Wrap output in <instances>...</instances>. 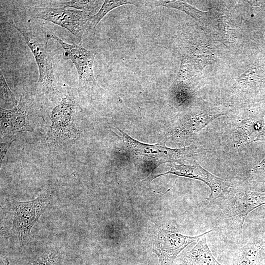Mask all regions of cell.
I'll return each mask as SVG.
<instances>
[{"mask_svg": "<svg viewBox=\"0 0 265 265\" xmlns=\"http://www.w3.org/2000/svg\"><path fill=\"white\" fill-rule=\"evenodd\" d=\"M15 140L12 139L7 142L1 143H0V162L1 163L2 160L4 158L8 150L12 144V143Z\"/></svg>", "mask_w": 265, "mask_h": 265, "instance_id": "obj_23", "label": "cell"}, {"mask_svg": "<svg viewBox=\"0 0 265 265\" xmlns=\"http://www.w3.org/2000/svg\"><path fill=\"white\" fill-rule=\"evenodd\" d=\"M121 132L122 142L129 157L136 165L140 174L150 182L153 173L164 163H182L186 159L199 154L211 152L208 149L194 145L180 148H171L165 144H148L139 142L118 128Z\"/></svg>", "mask_w": 265, "mask_h": 265, "instance_id": "obj_1", "label": "cell"}, {"mask_svg": "<svg viewBox=\"0 0 265 265\" xmlns=\"http://www.w3.org/2000/svg\"><path fill=\"white\" fill-rule=\"evenodd\" d=\"M30 48L39 70V79L36 89L46 94H58L57 83L53 70V59L57 50L48 47V34L42 38L34 31L29 20L27 23H10Z\"/></svg>", "mask_w": 265, "mask_h": 265, "instance_id": "obj_2", "label": "cell"}, {"mask_svg": "<svg viewBox=\"0 0 265 265\" xmlns=\"http://www.w3.org/2000/svg\"><path fill=\"white\" fill-rule=\"evenodd\" d=\"M99 2L100 1L76 0L61 2L59 5L60 7L73 8L91 12L98 5Z\"/></svg>", "mask_w": 265, "mask_h": 265, "instance_id": "obj_20", "label": "cell"}, {"mask_svg": "<svg viewBox=\"0 0 265 265\" xmlns=\"http://www.w3.org/2000/svg\"><path fill=\"white\" fill-rule=\"evenodd\" d=\"M168 166L170 167L169 171L154 175L152 180L160 176L173 174L201 181L210 189L211 193L207 198L209 202H213L219 198H224L230 190L231 185L228 181L211 173L197 162L195 161L192 165L170 163Z\"/></svg>", "mask_w": 265, "mask_h": 265, "instance_id": "obj_8", "label": "cell"}, {"mask_svg": "<svg viewBox=\"0 0 265 265\" xmlns=\"http://www.w3.org/2000/svg\"><path fill=\"white\" fill-rule=\"evenodd\" d=\"M52 196L49 192H44L33 200H13L10 203L12 220L21 246L28 241L32 228L45 212Z\"/></svg>", "mask_w": 265, "mask_h": 265, "instance_id": "obj_5", "label": "cell"}, {"mask_svg": "<svg viewBox=\"0 0 265 265\" xmlns=\"http://www.w3.org/2000/svg\"><path fill=\"white\" fill-rule=\"evenodd\" d=\"M0 104H5L7 106H16L18 104L12 91L9 88L4 77L0 71Z\"/></svg>", "mask_w": 265, "mask_h": 265, "instance_id": "obj_19", "label": "cell"}, {"mask_svg": "<svg viewBox=\"0 0 265 265\" xmlns=\"http://www.w3.org/2000/svg\"><path fill=\"white\" fill-rule=\"evenodd\" d=\"M29 97H21L16 106L5 109L0 106V126L2 134L12 135L23 131H33L29 123V111L34 103Z\"/></svg>", "mask_w": 265, "mask_h": 265, "instance_id": "obj_10", "label": "cell"}, {"mask_svg": "<svg viewBox=\"0 0 265 265\" xmlns=\"http://www.w3.org/2000/svg\"><path fill=\"white\" fill-rule=\"evenodd\" d=\"M249 178L251 190L260 192H265V172L249 175Z\"/></svg>", "mask_w": 265, "mask_h": 265, "instance_id": "obj_21", "label": "cell"}, {"mask_svg": "<svg viewBox=\"0 0 265 265\" xmlns=\"http://www.w3.org/2000/svg\"><path fill=\"white\" fill-rule=\"evenodd\" d=\"M232 138L237 148L265 140V113L251 115L241 120L235 126Z\"/></svg>", "mask_w": 265, "mask_h": 265, "instance_id": "obj_11", "label": "cell"}, {"mask_svg": "<svg viewBox=\"0 0 265 265\" xmlns=\"http://www.w3.org/2000/svg\"><path fill=\"white\" fill-rule=\"evenodd\" d=\"M125 4L139 6L144 5V0H105L98 12L90 16V28H95L100 21L112 9Z\"/></svg>", "mask_w": 265, "mask_h": 265, "instance_id": "obj_16", "label": "cell"}, {"mask_svg": "<svg viewBox=\"0 0 265 265\" xmlns=\"http://www.w3.org/2000/svg\"><path fill=\"white\" fill-rule=\"evenodd\" d=\"M212 230L190 236L181 234L174 226L167 227L158 232L153 244L152 252L157 256L159 265H173L178 254L185 248L197 242L203 235Z\"/></svg>", "mask_w": 265, "mask_h": 265, "instance_id": "obj_7", "label": "cell"}, {"mask_svg": "<svg viewBox=\"0 0 265 265\" xmlns=\"http://www.w3.org/2000/svg\"><path fill=\"white\" fill-rule=\"evenodd\" d=\"M91 12L65 7H31L27 14L31 18L40 19L63 27L81 42L90 28Z\"/></svg>", "mask_w": 265, "mask_h": 265, "instance_id": "obj_3", "label": "cell"}, {"mask_svg": "<svg viewBox=\"0 0 265 265\" xmlns=\"http://www.w3.org/2000/svg\"><path fill=\"white\" fill-rule=\"evenodd\" d=\"M206 235L201 237L190 251L179 257L173 265H222L214 257L209 248Z\"/></svg>", "mask_w": 265, "mask_h": 265, "instance_id": "obj_13", "label": "cell"}, {"mask_svg": "<svg viewBox=\"0 0 265 265\" xmlns=\"http://www.w3.org/2000/svg\"><path fill=\"white\" fill-rule=\"evenodd\" d=\"M75 108V99L68 94L53 109L48 135L50 139L60 141L77 137L78 132L74 118Z\"/></svg>", "mask_w": 265, "mask_h": 265, "instance_id": "obj_9", "label": "cell"}, {"mask_svg": "<svg viewBox=\"0 0 265 265\" xmlns=\"http://www.w3.org/2000/svg\"><path fill=\"white\" fill-rule=\"evenodd\" d=\"M263 71L257 67H252L244 72L234 85L236 89H241L255 83L263 76Z\"/></svg>", "mask_w": 265, "mask_h": 265, "instance_id": "obj_18", "label": "cell"}, {"mask_svg": "<svg viewBox=\"0 0 265 265\" xmlns=\"http://www.w3.org/2000/svg\"><path fill=\"white\" fill-rule=\"evenodd\" d=\"M223 199L222 213L226 222L231 229L241 233L248 214L265 204V192L233 191L230 189Z\"/></svg>", "mask_w": 265, "mask_h": 265, "instance_id": "obj_4", "label": "cell"}, {"mask_svg": "<svg viewBox=\"0 0 265 265\" xmlns=\"http://www.w3.org/2000/svg\"><path fill=\"white\" fill-rule=\"evenodd\" d=\"M265 172V156L256 166L253 167L248 172V175H255Z\"/></svg>", "mask_w": 265, "mask_h": 265, "instance_id": "obj_22", "label": "cell"}, {"mask_svg": "<svg viewBox=\"0 0 265 265\" xmlns=\"http://www.w3.org/2000/svg\"><path fill=\"white\" fill-rule=\"evenodd\" d=\"M223 114L200 112L187 116L177 129L174 135H186L196 133Z\"/></svg>", "mask_w": 265, "mask_h": 265, "instance_id": "obj_14", "label": "cell"}, {"mask_svg": "<svg viewBox=\"0 0 265 265\" xmlns=\"http://www.w3.org/2000/svg\"><path fill=\"white\" fill-rule=\"evenodd\" d=\"M61 261L60 253L52 250L31 257L25 265H60Z\"/></svg>", "mask_w": 265, "mask_h": 265, "instance_id": "obj_17", "label": "cell"}, {"mask_svg": "<svg viewBox=\"0 0 265 265\" xmlns=\"http://www.w3.org/2000/svg\"><path fill=\"white\" fill-rule=\"evenodd\" d=\"M233 265H265V232L253 238L238 250Z\"/></svg>", "mask_w": 265, "mask_h": 265, "instance_id": "obj_12", "label": "cell"}, {"mask_svg": "<svg viewBox=\"0 0 265 265\" xmlns=\"http://www.w3.org/2000/svg\"><path fill=\"white\" fill-rule=\"evenodd\" d=\"M48 35L59 43L64 51V58L70 60L75 66L78 75L79 90L93 92L98 87L93 71L96 53L86 49L81 43L68 44L53 33Z\"/></svg>", "mask_w": 265, "mask_h": 265, "instance_id": "obj_6", "label": "cell"}, {"mask_svg": "<svg viewBox=\"0 0 265 265\" xmlns=\"http://www.w3.org/2000/svg\"><path fill=\"white\" fill-rule=\"evenodd\" d=\"M189 85L185 83L184 78L178 75L177 79L170 91V101L178 108L190 102L192 93Z\"/></svg>", "mask_w": 265, "mask_h": 265, "instance_id": "obj_15", "label": "cell"}]
</instances>
